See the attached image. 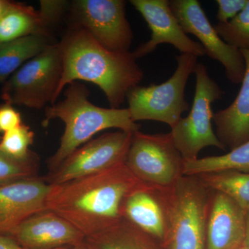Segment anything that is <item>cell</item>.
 Masks as SVG:
<instances>
[{"instance_id":"obj_17","label":"cell","mask_w":249,"mask_h":249,"mask_svg":"<svg viewBox=\"0 0 249 249\" xmlns=\"http://www.w3.org/2000/svg\"><path fill=\"white\" fill-rule=\"evenodd\" d=\"M122 216L164 242L168 224L158 187L147 185L129 195L123 205Z\"/></svg>"},{"instance_id":"obj_5","label":"cell","mask_w":249,"mask_h":249,"mask_svg":"<svg viewBox=\"0 0 249 249\" xmlns=\"http://www.w3.org/2000/svg\"><path fill=\"white\" fill-rule=\"evenodd\" d=\"M197 58L192 54L181 53L176 57L178 66L169 79L160 85H137L129 90L126 98L132 120L160 121L171 129L175 127L183 113L190 109L185 89L188 78L196 71Z\"/></svg>"},{"instance_id":"obj_13","label":"cell","mask_w":249,"mask_h":249,"mask_svg":"<svg viewBox=\"0 0 249 249\" xmlns=\"http://www.w3.org/2000/svg\"><path fill=\"white\" fill-rule=\"evenodd\" d=\"M23 248H72L85 243L86 237L71 223L50 210L28 217L5 234Z\"/></svg>"},{"instance_id":"obj_33","label":"cell","mask_w":249,"mask_h":249,"mask_svg":"<svg viewBox=\"0 0 249 249\" xmlns=\"http://www.w3.org/2000/svg\"><path fill=\"white\" fill-rule=\"evenodd\" d=\"M240 249H249L247 248V247H246V245H245V244H244V245H242V247H241V248Z\"/></svg>"},{"instance_id":"obj_7","label":"cell","mask_w":249,"mask_h":249,"mask_svg":"<svg viewBox=\"0 0 249 249\" xmlns=\"http://www.w3.org/2000/svg\"><path fill=\"white\" fill-rule=\"evenodd\" d=\"M195 74L196 92L191 111L186 117L180 119L170 132L184 160H196L199 152L207 147L227 150L213 127L214 113L212 105L222 99L224 91L209 76L202 62H198Z\"/></svg>"},{"instance_id":"obj_11","label":"cell","mask_w":249,"mask_h":249,"mask_svg":"<svg viewBox=\"0 0 249 249\" xmlns=\"http://www.w3.org/2000/svg\"><path fill=\"white\" fill-rule=\"evenodd\" d=\"M125 5L124 0H78L73 4L76 25L108 50L128 52L134 35Z\"/></svg>"},{"instance_id":"obj_4","label":"cell","mask_w":249,"mask_h":249,"mask_svg":"<svg viewBox=\"0 0 249 249\" xmlns=\"http://www.w3.org/2000/svg\"><path fill=\"white\" fill-rule=\"evenodd\" d=\"M159 188L166 214V249H206V229L214 191L197 175H183Z\"/></svg>"},{"instance_id":"obj_15","label":"cell","mask_w":249,"mask_h":249,"mask_svg":"<svg viewBox=\"0 0 249 249\" xmlns=\"http://www.w3.org/2000/svg\"><path fill=\"white\" fill-rule=\"evenodd\" d=\"M245 211L214 191L206 229V249H240L245 244Z\"/></svg>"},{"instance_id":"obj_10","label":"cell","mask_w":249,"mask_h":249,"mask_svg":"<svg viewBox=\"0 0 249 249\" xmlns=\"http://www.w3.org/2000/svg\"><path fill=\"white\" fill-rule=\"evenodd\" d=\"M170 9L186 34L199 39L206 55L220 62L228 79L234 84L242 82L245 76V59L240 50L221 38L197 0H172Z\"/></svg>"},{"instance_id":"obj_18","label":"cell","mask_w":249,"mask_h":249,"mask_svg":"<svg viewBox=\"0 0 249 249\" xmlns=\"http://www.w3.org/2000/svg\"><path fill=\"white\" fill-rule=\"evenodd\" d=\"M89 249H166L163 242L122 217L106 230L87 237Z\"/></svg>"},{"instance_id":"obj_30","label":"cell","mask_w":249,"mask_h":249,"mask_svg":"<svg viewBox=\"0 0 249 249\" xmlns=\"http://www.w3.org/2000/svg\"><path fill=\"white\" fill-rule=\"evenodd\" d=\"M17 3L7 0H0V20L4 17L5 15L15 8Z\"/></svg>"},{"instance_id":"obj_25","label":"cell","mask_w":249,"mask_h":249,"mask_svg":"<svg viewBox=\"0 0 249 249\" xmlns=\"http://www.w3.org/2000/svg\"><path fill=\"white\" fill-rule=\"evenodd\" d=\"M38 171L37 154L27 160H17L0 151V186L21 178L38 176Z\"/></svg>"},{"instance_id":"obj_1","label":"cell","mask_w":249,"mask_h":249,"mask_svg":"<svg viewBox=\"0 0 249 249\" xmlns=\"http://www.w3.org/2000/svg\"><path fill=\"white\" fill-rule=\"evenodd\" d=\"M125 163L58 185H52L46 208L71 223L85 237L114 225L134 192L147 186Z\"/></svg>"},{"instance_id":"obj_22","label":"cell","mask_w":249,"mask_h":249,"mask_svg":"<svg viewBox=\"0 0 249 249\" xmlns=\"http://www.w3.org/2000/svg\"><path fill=\"white\" fill-rule=\"evenodd\" d=\"M203 182L229 196L242 209H249V173L224 170L197 175Z\"/></svg>"},{"instance_id":"obj_32","label":"cell","mask_w":249,"mask_h":249,"mask_svg":"<svg viewBox=\"0 0 249 249\" xmlns=\"http://www.w3.org/2000/svg\"><path fill=\"white\" fill-rule=\"evenodd\" d=\"M67 249H89L88 248V247H87L86 245L84 244H83V245L78 246V247H72V248Z\"/></svg>"},{"instance_id":"obj_2","label":"cell","mask_w":249,"mask_h":249,"mask_svg":"<svg viewBox=\"0 0 249 249\" xmlns=\"http://www.w3.org/2000/svg\"><path fill=\"white\" fill-rule=\"evenodd\" d=\"M59 44L63 70L56 101L67 85L82 80L102 90L111 108H121L129 90L143 78L132 52L108 50L80 26L69 31Z\"/></svg>"},{"instance_id":"obj_31","label":"cell","mask_w":249,"mask_h":249,"mask_svg":"<svg viewBox=\"0 0 249 249\" xmlns=\"http://www.w3.org/2000/svg\"><path fill=\"white\" fill-rule=\"evenodd\" d=\"M245 245L249 249V209L245 211Z\"/></svg>"},{"instance_id":"obj_27","label":"cell","mask_w":249,"mask_h":249,"mask_svg":"<svg viewBox=\"0 0 249 249\" xmlns=\"http://www.w3.org/2000/svg\"><path fill=\"white\" fill-rule=\"evenodd\" d=\"M218 23H226L235 17L245 8L247 0H217Z\"/></svg>"},{"instance_id":"obj_26","label":"cell","mask_w":249,"mask_h":249,"mask_svg":"<svg viewBox=\"0 0 249 249\" xmlns=\"http://www.w3.org/2000/svg\"><path fill=\"white\" fill-rule=\"evenodd\" d=\"M67 4L65 1H40L39 13L47 31H49V26L61 16Z\"/></svg>"},{"instance_id":"obj_3","label":"cell","mask_w":249,"mask_h":249,"mask_svg":"<svg viewBox=\"0 0 249 249\" xmlns=\"http://www.w3.org/2000/svg\"><path fill=\"white\" fill-rule=\"evenodd\" d=\"M89 90L73 82L67 85L65 98L47 107L42 125L54 119L65 124V130L56 151L47 160L49 172L53 171L67 157L93 136L108 129L135 132L140 126L134 122L127 108H104L90 102Z\"/></svg>"},{"instance_id":"obj_23","label":"cell","mask_w":249,"mask_h":249,"mask_svg":"<svg viewBox=\"0 0 249 249\" xmlns=\"http://www.w3.org/2000/svg\"><path fill=\"white\" fill-rule=\"evenodd\" d=\"M214 27L229 45L239 50L249 49V0L235 18L228 22L218 23Z\"/></svg>"},{"instance_id":"obj_16","label":"cell","mask_w":249,"mask_h":249,"mask_svg":"<svg viewBox=\"0 0 249 249\" xmlns=\"http://www.w3.org/2000/svg\"><path fill=\"white\" fill-rule=\"evenodd\" d=\"M246 70L242 86L233 102L214 113L216 136L226 149L234 150L249 141V49H242Z\"/></svg>"},{"instance_id":"obj_20","label":"cell","mask_w":249,"mask_h":249,"mask_svg":"<svg viewBox=\"0 0 249 249\" xmlns=\"http://www.w3.org/2000/svg\"><path fill=\"white\" fill-rule=\"evenodd\" d=\"M33 34H47L39 11L18 2L0 20V43L11 42Z\"/></svg>"},{"instance_id":"obj_12","label":"cell","mask_w":249,"mask_h":249,"mask_svg":"<svg viewBox=\"0 0 249 249\" xmlns=\"http://www.w3.org/2000/svg\"><path fill=\"white\" fill-rule=\"evenodd\" d=\"M129 2L140 13L152 31L151 38L132 52L136 60L151 53L161 44H170L181 53L196 57L206 55L202 45L183 31L170 9V1L131 0Z\"/></svg>"},{"instance_id":"obj_6","label":"cell","mask_w":249,"mask_h":249,"mask_svg":"<svg viewBox=\"0 0 249 249\" xmlns=\"http://www.w3.org/2000/svg\"><path fill=\"white\" fill-rule=\"evenodd\" d=\"M63 70L59 42L51 44L3 83L1 98L6 104L40 109L56 102Z\"/></svg>"},{"instance_id":"obj_9","label":"cell","mask_w":249,"mask_h":249,"mask_svg":"<svg viewBox=\"0 0 249 249\" xmlns=\"http://www.w3.org/2000/svg\"><path fill=\"white\" fill-rule=\"evenodd\" d=\"M134 133L118 130L91 139L43 178L49 184L58 185L124 164Z\"/></svg>"},{"instance_id":"obj_21","label":"cell","mask_w":249,"mask_h":249,"mask_svg":"<svg viewBox=\"0 0 249 249\" xmlns=\"http://www.w3.org/2000/svg\"><path fill=\"white\" fill-rule=\"evenodd\" d=\"M224 170L249 173V141L222 155L184 160L183 175H199Z\"/></svg>"},{"instance_id":"obj_14","label":"cell","mask_w":249,"mask_h":249,"mask_svg":"<svg viewBox=\"0 0 249 249\" xmlns=\"http://www.w3.org/2000/svg\"><path fill=\"white\" fill-rule=\"evenodd\" d=\"M51 188L52 185L39 176L0 186V234L5 235L28 217L47 210Z\"/></svg>"},{"instance_id":"obj_29","label":"cell","mask_w":249,"mask_h":249,"mask_svg":"<svg viewBox=\"0 0 249 249\" xmlns=\"http://www.w3.org/2000/svg\"><path fill=\"white\" fill-rule=\"evenodd\" d=\"M68 248L58 249H67ZM0 249H27L23 248L8 236L0 234Z\"/></svg>"},{"instance_id":"obj_24","label":"cell","mask_w":249,"mask_h":249,"mask_svg":"<svg viewBox=\"0 0 249 249\" xmlns=\"http://www.w3.org/2000/svg\"><path fill=\"white\" fill-rule=\"evenodd\" d=\"M34 131L22 124L12 130L3 134L0 139V151L17 160H27L35 155L29 150L34 143Z\"/></svg>"},{"instance_id":"obj_8","label":"cell","mask_w":249,"mask_h":249,"mask_svg":"<svg viewBox=\"0 0 249 249\" xmlns=\"http://www.w3.org/2000/svg\"><path fill=\"white\" fill-rule=\"evenodd\" d=\"M125 165L142 182L160 188L171 186L184 175V160L170 132H134Z\"/></svg>"},{"instance_id":"obj_28","label":"cell","mask_w":249,"mask_h":249,"mask_svg":"<svg viewBox=\"0 0 249 249\" xmlns=\"http://www.w3.org/2000/svg\"><path fill=\"white\" fill-rule=\"evenodd\" d=\"M22 124L20 113L11 105L0 106V133L4 134Z\"/></svg>"},{"instance_id":"obj_34","label":"cell","mask_w":249,"mask_h":249,"mask_svg":"<svg viewBox=\"0 0 249 249\" xmlns=\"http://www.w3.org/2000/svg\"><path fill=\"white\" fill-rule=\"evenodd\" d=\"M0 139H1V137H0Z\"/></svg>"},{"instance_id":"obj_19","label":"cell","mask_w":249,"mask_h":249,"mask_svg":"<svg viewBox=\"0 0 249 249\" xmlns=\"http://www.w3.org/2000/svg\"><path fill=\"white\" fill-rule=\"evenodd\" d=\"M52 43L50 36L47 34H33L0 43V83H4L26 62Z\"/></svg>"}]
</instances>
